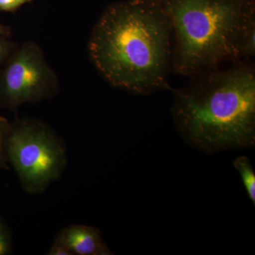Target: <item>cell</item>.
<instances>
[{"label":"cell","mask_w":255,"mask_h":255,"mask_svg":"<svg viewBox=\"0 0 255 255\" xmlns=\"http://www.w3.org/2000/svg\"><path fill=\"white\" fill-rule=\"evenodd\" d=\"M88 52L114 87L137 95L169 88L172 28L156 0H125L107 6L92 29Z\"/></svg>","instance_id":"6da1fadb"},{"label":"cell","mask_w":255,"mask_h":255,"mask_svg":"<svg viewBox=\"0 0 255 255\" xmlns=\"http://www.w3.org/2000/svg\"><path fill=\"white\" fill-rule=\"evenodd\" d=\"M173 90L171 114L188 145L206 154L255 145V70L238 64L192 77Z\"/></svg>","instance_id":"7a4b0ae2"},{"label":"cell","mask_w":255,"mask_h":255,"mask_svg":"<svg viewBox=\"0 0 255 255\" xmlns=\"http://www.w3.org/2000/svg\"><path fill=\"white\" fill-rule=\"evenodd\" d=\"M172 31V70L184 76L241 59L243 38L255 26V0H156Z\"/></svg>","instance_id":"3957f363"},{"label":"cell","mask_w":255,"mask_h":255,"mask_svg":"<svg viewBox=\"0 0 255 255\" xmlns=\"http://www.w3.org/2000/svg\"><path fill=\"white\" fill-rule=\"evenodd\" d=\"M5 154L23 190L31 194H41L60 179L68 162L63 140L46 124L33 119L10 123Z\"/></svg>","instance_id":"277c9868"},{"label":"cell","mask_w":255,"mask_h":255,"mask_svg":"<svg viewBox=\"0 0 255 255\" xmlns=\"http://www.w3.org/2000/svg\"><path fill=\"white\" fill-rule=\"evenodd\" d=\"M58 92L56 75L33 42L16 48L0 74V107L6 110L48 100Z\"/></svg>","instance_id":"5b68a950"},{"label":"cell","mask_w":255,"mask_h":255,"mask_svg":"<svg viewBox=\"0 0 255 255\" xmlns=\"http://www.w3.org/2000/svg\"><path fill=\"white\" fill-rule=\"evenodd\" d=\"M54 241L66 247L73 255H113L98 228L72 225L62 229Z\"/></svg>","instance_id":"8992f818"},{"label":"cell","mask_w":255,"mask_h":255,"mask_svg":"<svg viewBox=\"0 0 255 255\" xmlns=\"http://www.w3.org/2000/svg\"><path fill=\"white\" fill-rule=\"evenodd\" d=\"M233 165L241 175L248 197L255 205V172L251 159L241 156L235 159Z\"/></svg>","instance_id":"52a82bcc"},{"label":"cell","mask_w":255,"mask_h":255,"mask_svg":"<svg viewBox=\"0 0 255 255\" xmlns=\"http://www.w3.org/2000/svg\"><path fill=\"white\" fill-rule=\"evenodd\" d=\"M13 251V241L11 231L6 223L0 218V255L11 254Z\"/></svg>","instance_id":"ba28073f"},{"label":"cell","mask_w":255,"mask_h":255,"mask_svg":"<svg viewBox=\"0 0 255 255\" xmlns=\"http://www.w3.org/2000/svg\"><path fill=\"white\" fill-rule=\"evenodd\" d=\"M255 54V26L249 30L243 38L241 45V55L242 58H250Z\"/></svg>","instance_id":"9c48e42d"},{"label":"cell","mask_w":255,"mask_h":255,"mask_svg":"<svg viewBox=\"0 0 255 255\" xmlns=\"http://www.w3.org/2000/svg\"><path fill=\"white\" fill-rule=\"evenodd\" d=\"M10 122L0 117V169H8V162L5 154V140L9 130Z\"/></svg>","instance_id":"30bf717a"},{"label":"cell","mask_w":255,"mask_h":255,"mask_svg":"<svg viewBox=\"0 0 255 255\" xmlns=\"http://www.w3.org/2000/svg\"><path fill=\"white\" fill-rule=\"evenodd\" d=\"M16 48L14 42L9 41L6 37L0 36V65L7 60Z\"/></svg>","instance_id":"8fae6325"},{"label":"cell","mask_w":255,"mask_h":255,"mask_svg":"<svg viewBox=\"0 0 255 255\" xmlns=\"http://www.w3.org/2000/svg\"><path fill=\"white\" fill-rule=\"evenodd\" d=\"M32 0H0V11H14Z\"/></svg>","instance_id":"7c38bea8"},{"label":"cell","mask_w":255,"mask_h":255,"mask_svg":"<svg viewBox=\"0 0 255 255\" xmlns=\"http://www.w3.org/2000/svg\"><path fill=\"white\" fill-rule=\"evenodd\" d=\"M48 255H73L68 248L61 243L54 241L48 252Z\"/></svg>","instance_id":"4fadbf2b"},{"label":"cell","mask_w":255,"mask_h":255,"mask_svg":"<svg viewBox=\"0 0 255 255\" xmlns=\"http://www.w3.org/2000/svg\"><path fill=\"white\" fill-rule=\"evenodd\" d=\"M11 28L0 23V36L6 37V38H8V37L10 36V35H11Z\"/></svg>","instance_id":"5bb4252c"}]
</instances>
